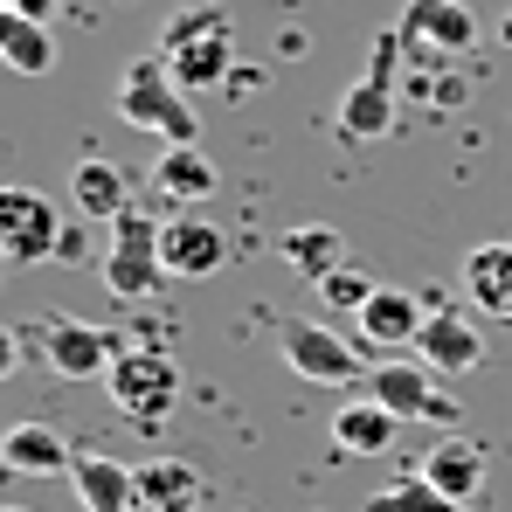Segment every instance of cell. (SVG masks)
I'll return each mask as SVG.
<instances>
[{
    "mask_svg": "<svg viewBox=\"0 0 512 512\" xmlns=\"http://www.w3.org/2000/svg\"><path fill=\"white\" fill-rule=\"evenodd\" d=\"M160 256H167V277H215V270L229 263L222 222H201V215L160 222Z\"/></svg>",
    "mask_w": 512,
    "mask_h": 512,
    "instance_id": "cell-12",
    "label": "cell"
},
{
    "mask_svg": "<svg viewBox=\"0 0 512 512\" xmlns=\"http://www.w3.org/2000/svg\"><path fill=\"white\" fill-rule=\"evenodd\" d=\"M395 28L409 42V63H457L478 49V14L464 0H409Z\"/></svg>",
    "mask_w": 512,
    "mask_h": 512,
    "instance_id": "cell-8",
    "label": "cell"
},
{
    "mask_svg": "<svg viewBox=\"0 0 512 512\" xmlns=\"http://www.w3.org/2000/svg\"><path fill=\"white\" fill-rule=\"evenodd\" d=\"M118 118L139 125V132H153L160 146H201V118L187 111V90L173 84L160 49L125 70V84H118Z\"/></svg>",
    "mask_w": 512,
    "mask_h": 512,
    "instance_id": "cell-2",
    "label": "cell"
},
{
    "mask_svg": "<svg viewBox=\"0 0 512 512\" xmlns=\"http://www.w3.org/2000/svg\"><path fill=\"white\" fill-rule=\"evenodd\" d=\"M402 63H409L402 28H381L374 49H367V77L340 97V132L346 139H388V132H395V84H402Z\"/></svg>",
    "mask_w": 512,
    "mask_h": 512,
    "instance_id": "cell-3",
    "label": "cell"
},
{
    "mask_svg": "<svg viewBox=\"0 0 512 512\" xmlns=\"http://www.w3.org/2000/svg\"><path fill=\"white\" fill-rule=\"evenodd\" d=\"M416 353H423L443 381H457V374H471V367L485 360V333H478V319H471V312L436 305V312L423 319V333H416Z\"/></svg>",
    "mask_w": 512,
    "mask_h": 512,
    "instance_id": "cell-11",
    "label": "cell"
},
{
    "mask_svg": "<svg viewBox=\"0 0 512 512\" xmlns=\"http://www.w3.org/2000/svg\"><path fill=\"white\" fill-rule=\"evenodd\" d=\"M464 298L478 319L512 326V243H478L464 256Z\"/></svg>",
    "mask_w": 512,
    "mask_h": 512,
    "instance_id": "cell-15",
    "label": "cell"
},
{
    "mask_svg": "<svg viewBox=\"0 0 512 512\" xmlns=\"http://www.w3.org/2000/svg\"><path fill=\"white\" fill-rule=\"evenodd\" d=\"M56 256H63V263H77V256H84V229H70V222H63V243H56Z\"/></svg>",
    "mask_w": 512,
    "mask_h": 512,
    "instance_id": "cell-27",
    "label": "cell"
},
{
    "mask_svg": "<svg viewBox=\"0 0 512 512\" xmlns=\"http://www.w3.org/2000/svg\"><path fill=\"white\" fill-rule=\"evenodd\" d=\"M160 63L173 70L180 90H215L229 70H236V21L222 7H187L160 28Z\"/></svg>",
    "mask_w": 512,
    "mask_h": 512,
    "instance_id": "cell-1",
    "label": "cell"
},
{
    "mask_svg": "<svg viewBox=\"0 0 512 512\" xmlns=\"http://www.w3.org/2000/svg\"><path fill=\"white\" fill-rule=\"evenodd\" d=\"M374 291H381V284H374L367 270H353V263H340L333 277H319V298H326L333 312H360V305H367Z\"/></svg>",
    "mask_w": 512,
    "mask_h": 512,
    "instance_id": "cell-25",
    "label": "cell"
},
{
    "mask_svg": "<svg viewBox=\"0 0 512 512\" xmlns=\"http://www.w3.org/2000/svg\"><path fill=\"white\" fill-rule=\"evenodd\" d=\"M0 7H7V14H28V21H56L63 0H0Z\"/></svg>",
    "mask_w": 512,
    "mask_h": 512,
    "instance_id": "cell-26",
    "label": "cell"
},
{
    "mask_svg": "<svg viewBox=\"0 0 512 512\" xmlns=\"http://www.w3.org/2000/svg\"><path fill=\"white\" fill-rule=\"evenodd\" d=\"M353 319H360V340H374L381 353H395V346H416V333H423L429 312H423V298H416V291L381 284V291H374V298H367Z\"/></svg>",
    "mask_w": 512,
    "mask_h": 512,
    "instance_id": "cell-14",
    "label": "cell"
},
{
    "mask_svg": "<svg viewBox=\"0 0 512 512\" xmlns=\"http://www.w3.org/2000/svg\"><path fill=\"white\" fill-rule=\"evenodd\" d=\"M277 256H284L298 277H312V284H319V277H333V270L346 263V236L333 229V222H298V229H284V236H277Z\"/></svg>",
    "mask_w": 512,
    "mask_h": 512,
    "instance_id": "cell-22",
    "label": "cell"
},
{
    "mask_svg": "<svg viewBox=\"0 0 512 512\" xmlns=\"http://www.w3.org/2000/svg\"><path fill=\"white\" fill-rule=\"evenodd\" d=\"M104 381H111L104 388L111 409L132 416V423H167L173 402H180V367H173V353H160V346H125Z\"/></svg>",
    "mask_w": 512,
    "mask_h": 512,
    "instance_id": "cell-5",
    "label": "cell"
},
{
    "mask_svg": "<svg viewBox=\"0 0 512 512\" xmlns=\"http://www.w3.org/2000/svg\"><path fill=\"white\" fill-rule=\"evenodd\" d=\"M395 429H402V416H388L374 395L367 402H346L340 416H333V450H346V457H388L395 450Z\"/></svg>",
    "mask_w": 512,
    "mask_h": 512,
    "instance_id": "cell-20",
    "label": "cell"
},
{
    "mask_svg": "<svg viewBox=\"0 0 512 512\" xmlns=\"http://www.w3.org/2000/svg\"><path fill=\"white\" fill-rule=\"evenodd\" d=\"M97 270H104V284H111V298H153L160 284H167V256H160V222L146 215V208H125L118 222H111V243L97 256Z\"/></svg>",
    "mask_w": 512,
    "mask_h": 512,
    "instance_id": "cell-4",
    "label": "cell"
},
{
    "mask_svg": "<svg viewBox=\"0 0 512 512\" xmlns=\"http://www.w3.org/2000/svg\"><path fill=\"white\" fill-rule=\"evenodd\" d=\"M284 7H298V0H284Z\"/></svg>",
    "mask_w": 512,
    "mask_h": 512,
    "instance_id": "cell-28",
    "label": "cell"
},
{
    "mask_svg": "<svg viewBox=\"0 0 512 512\" xmlns=\"http://www.w3.org/2000/svg\"><path fill=\"white\" fill-rule=\"evenodd\" d=\"M423 478L443 492V499H478V485H485V443H471V436H443V443H429L423 457Z\"/></svg>",
    "mask_w": 512,
    "mask_h": 512,
    "instance_id": "cell-17",
    "label": "cell"
},
{
    "mask_svg": "<svg viewBox=\"0 0 512 512\" xmlns=\"http://www.w3.org/2000/svg\"><path fill=\"white\" fill-rule=\"evenodd\" d=\"M0 56H7L21 77H49V70H56V28L0 7Z\"/></svg>",
    "mask_w": 512,
    "mask_h": 512,
    "instance_id": "cell-23",
    "label": "cell"
},
{
    "mask_svg": "<svg viewBox=\"0 0 512 512\" xmlns=\"http://www.w3.org/2000/svg\"><path fill=\"white\" fill-rule=\"evenodd\" d=\"M215 160L201 153V146H160V160H153V187L167 194V201H180V208H194V201H208L215 194Z\"/></svg>",
    "mask_w": 512,
    "mask_h": 512,
    "instance_id": "cell-21",
    "label": "cell"
},
{
    "mask_svg": "<svg viewBox=\"0 0 512 512\" xmlns=\"http://www.w3.org/2000/svg\"><path fill=\"white\" fill-rule=\"evenodd\" d=\"M35 340H42L49 374H63V381H104V374H111V360L125 353L118 333L90 326V319H77V312H49V319L35 326Z\"/></svg>",
    "mask_w": 512,
    "mask_h": 512,
    "instance_id": "cell-7",
    "label": "cell"
},
{
    "mask_svg": "<svg viewBox=\"0 0 512 512\" xmlns=\"http://www.w3.org/2000/svg\"><path fill=\"white\" fill-rule=\"evenodd\" d=\"M70 478H77L84 512H146V499H139V471L118 464V457H104V450H77Z\"/></svg>",
    "mask_w": 512,
    "mask_h": 512,
    "instance_id": "cell-13",
    "label": "cell"
},
{
    "mask_svg": "<svg viewBox=\"0 0 512 512\" xmlns=\"http://www.w3.org/2000/svg\"><path fill=\"white\" fill-rule=\"evenodd\" d=\"M70 201H77V215L84 222H118L125 208H132V187H125V173L111 167V160H77V173H70Z\"/></svg>",
    "mask_w": 512,
    "mask_h": 512,
    "instance_id": "cell-19",
    "label": "cell"
},
{
    "mask_svg": "<svg viewBox=\"0 0 512 512\" xmlns=\"http://www.w3.org/2000/svg\"><path fill=\"white\" fill-rule=\"evenodd\" d=\"M63 243V222H56V201L35 194V187H0V256L7 263H42Z\"/></svg>",
    "mask_w": 512,
    "mask_h": 512,
    "instance_id": "cell-10",
    "label": "cell"
},
{
    "mask_svg": "<svg viewBox=\"0 0 512 512\" xmlns=\"http://www.w3.org/2000/svg\"><path fill=\"white\" fill-rule=\"evenodd\" d=\"M367 512H471V506H464V499H443L423 471H416V478H402V485L374 492V499H367Z\"/></svg>",
    "mask_w": 512,
    "mask_h": 512,
    "instance_id": "cell-24",
    "label": "cell"
},
{
    "mask_svg": "<svg viewBox=\"0 0 512 512\" xmlns=\"http://www.w3.org/2000/svg\"><path fill=\"white\" fill-rule=\"evenodd\" d=\"M0 464L14 478H56V471L77 464V450H70V436H56L49 423H14L0 436Z\"/></svg>",
    "mask_w": 512,
    "mask_h": 512,
    "instance_id": "cell-16",
    "label": "cell"
},
{
    "mask_svg": "<svg viewBox=\"0 0 512 512\" xmlns=\"http://www.w3.org/2000/svg\"><path fill=\"white\" fill-rule=\"evenodd\" d=\"M132 471H139L146 512H194L208 499V485H201V471H194L187 457H146V464H132Z\"/></svg>",
    "mask_w": 512,
    "mask_h": 512,
    "instance_id": "cell-18",
    "label": "cell"
},
{
    "mask_svg": "<svg viewBox=\"0 0 512 512\" xmlns=\"http://www.w3.org/2000/svg\"><path fill=\"white\" fill-rule=\"evenodd\" d=\"M277 353L305 374V381H360V353L353 340H340L333 326H319V319H298V312H284L277 319Z\"/></svg>",
    "mask_w": 512,
    "mask_h": 512,
    "instance_id": "cell-9",
    "label": "cell"
},
{
    "mask_svg": "<svg viewBox=\"0 0 512 512\" xmlns=\"http://www.w3.org/2000/svg\"><path fill=\"white\" fill-rule=\"evenodd\" d=\"M367 388H374V402L388 409V416H402V423H443L457 429V395H443V374L429 367V360H381L374 374H367Z\"/></svg>",
    "mask_w": 512,
    "mask_h": 512,
    "instance_id": "cell-6",
    "label": "cell"
}]
</instances>
